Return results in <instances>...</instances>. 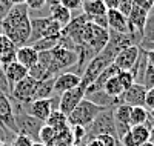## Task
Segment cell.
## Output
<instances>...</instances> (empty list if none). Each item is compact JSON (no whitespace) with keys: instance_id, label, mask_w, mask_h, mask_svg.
I'll return each mask as SVG.
<instances>
[{"instance_id":"3957f363","label":"cell","mask_w":154,"mask_h":146,"mask_svg":"<svg viewBox=\"0 0 154 146\" xmlns=\"http://www.w3.org/2000/svg\"><path fill=\"white\" fill-rule=\"evenodd\" d=\"M114 135L116 137V128H114V108H106L102 111L94 120L86 126V143L96 140L99 135Z\"/></svg>"},{"instance_id":"8fae6325","label":"cell","mask_w":154,"mask_h":146,"mask_svg":"<svg viewBox=\"0 0 154 146\" xmlns=\"http://www.w3.org/2000/svg\"><path fill=\"white\" fill-rule=\"evenodd\" d=\"M0 125L17 135V126H16L14 112H12L11 99L9 96L3 94L2 91H0Z\"/></svg>"},{"instance_id":"7c38bea8","label":"cell","mask_w":154,"mask_h":146,"mask_svg":"<svg viewBox=\"0 0 154 146\" xmlns=\"http://www.w3.org/2000/svg\"><path fill=\"white\" fill-rule=\"evenodd\" d=\"M80 85V75L71 71L62 72L54 78V96H60L66 91H71Z\"/></svg>"},{"instance_id":"f35d334b","label":"cell","mask_w":154,"mask_h":146,"mask_svg":"<svg viewBox=\"0 0 154 146\" xmlns=\"http://www.w3.org/2000/svg\"><path fill=\"white\" fill-rule=\"evenodd\" d=\"M145 54H146L148 63L154 66V49H145Z\"/></svg>"},{"instance_id":"ee69618b","label":"cell","mask_w":154,"mask_h":146,"mask_svg":"<svg viewBox=\"0 0 154 146\" xmlns=\"http://www.w3.org/2000/svg\"><path fill=\"white\" fill-rule=\"evenodd\" d=\"M142 146H154V143H152V141H149V140H148V141H146V143H143V144H142Z\"/></svg>"},{"instance_id":"836d02e7","label":"cell","mask_w":154,"mask_h":146,"mask_svg":"<svg viewBox=\"0 0 154 146\" xmlns=\"http://www.w3.org/2000/svg\"><path fill=\"white\" fill-rule=\"evenodd\" d=\"M25 5H26V8L29 11H32V9L38 11V9H43L46 6V0H26Z\"/></svg>"},{"instance_id":"4316f807","label":"cell","mask_w":154,"mask_h":146,"mask_svg":"<svg viewBox=\"0 0 154 146\" xmlns=\"http://www.w3.org/2000/svg\"><path fill=\"white\" fill-rule=\"evenodd\" d=\"M72 144H74V138H72L71 126L62 132H57L54 143H53V146H72Z\"/></svg>"},{"instance_id":"ba28073f","label":"cell","mask_w":154,"mask_h":146,"mask_svg":"<svg viewBox=\"0 0 154 146\" xmlns=\"http://www.w3.org/2000/svg\"><path fill=\"white\" fill-rule=\"evenodd\" d=\"M86 22H88V19H86L85 14L72 17V20L62 29V35L68 37L75 46H82V43H83V28H85Z\"/></svg>"},{"instance_id":"30bf717a","label":"cell","mask_w":154,"mask_h":146,"mask_svg":"<svg viewBox=\"0 0 154 146\" xmlns=\"http://www.w3.org/2000/svg\"><path fill=\"white\" fill-rule=\"evenodd\" d=\"M140 54V48L133 45V46H128L125 49H122L117 56L114 57L112 65L117 68L119 71H131L134 68V65L139 59Z\"/></svg>"},{"instance_id":"5b68a950","label":"cell","mask_w":154,"mask_h":146,"mask_svg":"<svg viewBox=\"0 0 154 146\" xmlns=\"http://www.w3.org/2000/svg\"><path fill=\"white\" fill-rule=\"evenodd\" d=\"M62 34V26L54 22L49 16L46 17H31V37L28 45L31 46L34 42L45 37H56Z\"/></svg>"},{"instance_id":"e0dca14e","label":"cell","mask_w":154,"mask_h":146,"mask_svg":"<svg viewBox=\"0 0 154 146\" xmlns=\"http://www.w3.org/2000/svg\"><path fill=\"white\" fill-rule=\"evenodd\" d=\"M82 11L86 16L88 20H91L99 16H105L106 14V6L103 3V0H86L82 3Z\"/></svg>"},{"instance_id":"52a82bcc","label":"cell","mask_w":154,"mask_h":146,"mask_svg":"<svg viewBox=\"0 0 154 146\" xmlns=\"http://www.w3.org/2000/svg\"><path fill=\"white\" fill-rule=\"evenodd\" d=\"M35 86H37V80H34L32 77L26 75L23 80H20L17 85L12 86L9 97L14 99L19 103H22V105L29 103V102H32V96H34Z\"/></svg>"},{"instance_id":"9a60e30c","label":"cell","mask_w":154,"mask_h":146,"mask_svg":"<svg viewBox=\"0 0 154 146\" xmlns=\"http://www.w3.org/2000/svg\"><path fill=\"white\" fill-rule=\"evenodd\" d=\"M2 69H3V74L6 77L8 85H9L11 89H12L14 85H17L20 80H23V78L28 75V69L25 68V66H22L20 63H17V62H12V63H8V65L2 66Z\"/></svg>"},{"instance_id":"f1b7e54d","label":"cell","mask_w":154,"mask_h":146,"mask_svg":"<svg viewBox=\"0 0 154 146\" xmlns=\"http://www.w3.org/2000/svg\"><path fill=\"white\" fill-rule=\"evenodd\" d=\"M140 85H143L146 89L152 88L154 86V66L152 65H146V69H145V74L142 77V82H140Z\"/></svg>"},{"instance_id":"c3c4849f","label":"cell","mask_w":154,"mask_h":146,"mask_svg":"<svg viewBox=\"0 0 154 146\" xmlns=\"http://www.w3.org/2000/svg\"><path fill=\"white\" fill-rule=\"evenodd\" d=\"M0 69H2V63H0Z\"/></svg>"},{"instance_id":"d590c367","label":"cell","mask_w":154,"mask_h":146,"mask_svg":"<svg viewBox=\"0 0 154 146\" xmlns=\"http://www.w3.org/2000/svg\"><path fill=\"white\" fill-rule=\"evenodd\" d=\"M145 108L148 111L154 109V86L146 89V97H145Z\"/></svg>"},{"instance_id":"ac0fdd59","label":"cell","mask_w":154,"mask_h":146,"mask_svg":"<svg viewBox=\"0 0 154 146\" xmlns=\"http://www.w3.org/2000/svg\"><path fill=\"white\" fill-rule=\"evenodd\" d=\"M49 17L53 19L54 22H57L62 29L72 20V12L68 11L65 6H62L60 3H56V5H51L49 6Z\"/></svg>"},{"instance_id":"7402d4cb","label":"cell","mask_w":154,"mask_h":146,"mask_svg":"<svg viewBox=\"0 0 154 146\" xmlns=\"http://www.w3.org/2000/svg\"><path fill=\"white\" fill-rule=\"evenodd\" d=\"M148 118H149V111L145 106H134V108H131V115H130V125L131 126L145 125Z\"/></svg>"},{"instance_id":"484cf974","label":"cell","mask_w":154,"mask_h":146,"mask_svg":"<svg viewBox=\"0 0 154 146\" xmlns=\"http://www.w3.org/2000/svg\"><path fill=\"white\" fill-rule=\"evenodd\" d=\"M56 135H57V132H56L53 128H51V126H48V125L43 123V126L40 128V132H38V138H37V141H38V143H42L43 146H53Z\"/></svg>"},{"instance_id":"8d00e7d4","label":"cell","mask_w":154,"mask_h":146,"mask_svg":"<svg viewBox=\"0 0 154 146\" xmlns=\"http://www.w3.org/2000/svg\"><path fill=\"white\" fill-rule=\"evenodd\" d=\"M133 3L139 8L145 9L146 12H151V9L154 6V0H133Z\"/></svg>"},{"instance_id":"1f68e13d","label":"cell","mask_w":154,"mask_h":146,"mask_svg":"<svg viewBox=\"0 0 154 146\" xmlns=\"http://www.w3.org/2000/svg\"><path fill=\"white\" fill-rule=\"evenodd\" d=\"M62 6H65L68 11L74 12V11H79L82 9V0H60L59 2Z\"/></svg>"},{"instance_id":"bcb514c9","label":"cell","mask_w":154,"mask_h":146,"mask_svg":"<svg viewBox=\"0 0 154 146\" xmlns=\"http://www.w3.org/2000/svg\"><path fill=\"white\" fill-rule=\"evenodd\" d=\"M32 146H43V144H42V143H38V141H34Z\"/></svg>"},{"instance_id":"83f0119b","label":"cell","mask_w":154,"mask_h":146,"mask_svg":"<svg viewBox=\"0 0 154 146\" xmlns=\"http://www.w3.org/2000/svg\"><path fill=\"white\" fill-rule=\"evenodd\" d=\"M117 78H119V83L122 85L123 91L130 89V88L136 83V82H134V77H133V74H131L130 71H119V72H117Z\"/></svg>"},{"instance_id":"7bdbcfd3","label":"cell","mask_w":154,"mask_h":146,"mask_svg":"<svg viewBox=\"0 0 154 146\" xmlns=\"http://www.w3.org/2000/svg\"><path fill=\"white\" fill-rule=\"evenodd\" d=\"M60 0H46V5L48 6H51V5H56V3H59Z\"/></svg>"},{"instance_id":"b9f144b4","label":"cell","mask_w":154,"mask_h":146,"mask_svg":"<svg viewBox=\"0 0 154 146\" xmlns=\"http://www.w3.org/2000/svg\"><path fill=\"white\" fill-rule=\"evenodd\" d=\"M86 146H100V143L97 140H91L89 143H86Z\"/></svg>"},{"instance_id":"f907efd6","label":"cell","mask_w":154,"mask_h":146,"mask_svg":"<svg viewBox=\"0 0 154 146\" xmlns=\"http://www.w3.org/2000/svg\"><path fill=\"white\" fill-rule=\"evenodd\" d=\"M72 146H79V144H72Z\"/></svg>"},{"instance_id":"9c48e42d","label":"cell","mask_w":154,"mask_h":146,"mask_svg":"<svg viewBox=\"0 0 154 146\" xmlns=\"http://www.w3.org/2000/svg\"><path fill=\"white\" fill-rule=\"evenodd\" d=\"M83 99H85V89L80 85L71 91L63 92V94L59 96V111L68 115Z\"/></svg>"},{"instance_id":"ffe728a7","label":"cell","mask_w":154,"mask_h":146,"mask_svg":"<svg viewBox=\"0 0 154 146\" xmlns=\"http://www.w3.org/2000/svg\"><path fill=\"white\" fill-rule=\"evenodd\" d=\"M139 48L142 49H152L154 48V12H149L145 28H143V37Z\"/></svg>"},{"instance_id":"4dcf8cb0","label":"cell","mask_w":154,"mask_h":146,"mask_svg":"<svg viewBox=\"0 0 154 146\" xmlns=\"http://www.w3.org/2000/svg\"><path fill=\"white\" fill-rule=\"evenodd\" d=\"M96 140L100 143V146H120L117 137L108 135V134H105V135H99V137H96Z\"/></svg>"},{"instance_id":"74e56055","label":"cell","mask_w":154,"mask_h":146,"mask_svg":"<svg viewBox=\"0 0 154 146\" xmlns=\"http://www.w3.org/2000/svg\"><path fill=\"white\" fill-rule=\"evenodd\" d=\"M103 3H105V6H106V11H111V9H119L120 0H103Z\"/></svg>"},{"instance_id":"6da1fadb","label":"cell","mask_w":154,"mask_h":146,"mask_svg":"<svg viewBox=\"0 0 154 146\" xmlns=\"http://www.w3.org/2000/svg\"><path fill=\"white\" fill-rule=\"evenodd\" d=\"M2 34L14 43L16 48L28 45L31 37V16L26 5H12L2 20Z\"/></svg>"},{"instance_id":"f6af8a7d","label":"cell","mask_w":154,"mask_h":146,"mask_svg":"<svg viewBox=\"0 0 154 146\" xmlns=\"http://www.w3.org/2000/svg\"><path fill=\"white\" fill-rule=\"evenodd\" d=\"M149 117H151L152 120H154V109H151V111H149Z\"/></svg>"},{"instance_id":"8992f818","label":"cell","mask_w":154,"mask_h":146,"mask_svg":"<svg viewBox=\"0 0 154 146\" xmlns=\"http://www.w3.org/2000/svg\"><path fill=\"white\" fill-rule=\"evenodd\" d=\"M22 108L31 117L45 123L46 118L49 117V114L56 109H59V96H53L51 99H43V100H32L29 103L22 105Z\"/></svg>"},{"instance_id":"4fadbf2b","label":"cell","mask_w":154,"mask_h":146,"mask_svg":"<svg viewBox=\"0 0 154 146\" xmlns=\"http://www.w3.org/2000/svg\"><path fill=\"white\" fill-rule=\"evenodd\" d=\"M145 97H146V88L140 83H134L130 89L123 91L120 100L122 103L134 108V106H145Z\"/></svg>"},{"instance_id":"d6986e66","label":"cell","mask_w":154,"mask_h":146,"mask_svg":"<svg viewBox=\"0 0 154 146\" xmlns=\"http://www.w3.org/2000/svg\"><path fill=\"white\" fill-rule=\"evenodd\" d=\"M56 78V77H54ZM54 78H46V80H38L32 100H43L51 99L54 96Z\"/></svg>"},{"instance_id":"7dc6e473","label":"cell","mask_w":154,"mask_h":146,"mask_svg":"<svg viewBox=\"0 0 154 146\" xmlns=\"http://www.w3.org/2000/svg\"><path fill=\"white\" fill-rule=\"evenodd\" d=\"M2 146H11V144H2Z\"/></svg>"},{"instance_id":"cb8c5ba5","label":"cell","mask_w":154,"mask_h":146,"mask_svg":"<svg viewBox=\"0 0 154 146\" xmlns=\"http://www.w3.org/2000/svg\"><path fill=\"white\" fill-rule=\"evenodd\" d=\"M62 35V34H60ZM60 35H56V37H45V38H40V40L34 42L31 46L37 51V52H46V51H51L59 46V42H60Z\"/></svg>"},{"instance_id":"d6a6232c","label":"cell","mask_w":154,"mask_h":146,"mask_svg":"<svg viewBox=\"0 0 154 146\" xmlns=\"http://www.w3.org/2000/svg\"><path fill=\"white\" fill-rule=\"evenodd\" d=\"M32 140L26 135H23V134H17L14 137V140H12V144L11 146H32Z\"/></svg>"},{"instance_id":"44dd1931","label":"cell","mask_w":154,"mask_h":146,"mask_svg":"<svg viewBox=\"0 0 154 146\" xmlns=\"http://www.w3.org/2000/svg\"><path fill=\"white\" fill-rule=\"evenodd\" d=\"M45 125L51 126L56 132H62V131H65V129L69 128V125H68V115H65L63 112H60L59 109H56V111H53L49 114V117L46 118Z\"/></svg>"},{"instance_id":"60d3db41","label":"cell","mask_w":154,"mask_h":146,"mask_svg":"<svg viewBox=\"0 0 154 146\" xmlns=\"http://www.w3.org/2000/svg\"><path fill=\"white\" fill-rule=\"evenodd\" d=\"M26 0H11V5H25Z\"/></svg>"},{"instance_id":"ab89813d","label":"cell","mask_w":154,"mask_h":146,"mask_svg":"<svg viewBox=\"0 0 154 146\" xmlns=\"http://www.w3.org/2000/svg\"><path fill=\"white\" fill-rule=\"evenodd\" d=\"M0 5H3V6H6V8H11L12 5H11V0H0Z\"/></svg>"},{"instance_id":"5bb4252c","label":"cell","mask_w":154,"mask_h":146,"mask_svg":"<svg viewBox=\"0 0 154 146\" xmlns=\"http://www.w3.org/2000/svg\"><path fill=\"white\" fill-rule=\"evenodd\" d=\"M106 20H108V29L120 34H130V23H128V17L123 16L120 11L111 9L106 11Z\"/></svg>"},{"instance_id":"d4e9b609","label":"cell","mask_w":154,"mask_h":146,"mask_svg":"<svg viewBox=\"0 0 154 146\" xmlns=\"http://www.w3.org/2000/svg\"><path fill=\"white\" fill-rule=\"evenodd\" d=\"M130 134L134 140V143L137 146H142L143 143H146L149 140V131L145 125H139V126H131Z\"/></svg>"},{"instance_id":"603a6c76","label":"cell","mask_w":154,"mask_h":146,"mask_svg":"<svg viewBox=\"0 0 154 146\" xmlns=\"http://www.w3.org/2000/svg\"><path fill=\"white\" fill-rule=\"evenodd\" d=\"M103 92H105L106 96H109L111 99H120V97H122L123 88H122V85L119 83L117 74L106 80V83H105V86H103Z\"/></svg>"},{"instance_id":"2e32d148","label":"cell","mask_w":154,"mask_h":146,"mask_svg":"<svg viewBox=\"0 0 154 146\" xmlns=\"http://www.w3.org/2000/svg\"><path fill=\"white\" fill-rule=\"evenodd\" d=\"M16 62L20 63L22 66H25L26 69H29L38 62V52L29 45L20 46L16 51Z\"/></svg>"},{"instance_id":"e575fe53","label":"cell","mask_w":154,"mask_h":146,"mask_svg":"<svg viewBox=\"0 0 154 146\" xmlns=\"http://www.w3.org/2000/svg\"><path fill=\"white\" fill-rule=\"evenodd\" d=\"M133 6H134L133 0H120V5H119V9H117V11H120L123 16H126V17H128V14L131 12Z\"/></svg>"},{"instance_id":"277c9868","label":"cell","mask_w":154,"mask_h":146,"mask_svg":"<svg viewBox=\"0 0 154 146\" xmlns=\"http://www.w3.org/2000/svg\"><path fill=\"white\" fill-rule=\"evenodd\" d=\"M106 108H102V106L94 105L93 102H89L88 99H83L75 108L68 114V125L72 126H83L86 128L91 123L94 118Z\"/></svg>"},{"instance_id":"f546056e","label":"cell","mask_w":154,"mask_h":146,"mask_svg":"<svg viewBox=\"0 0 154 146\" xmlns=\"http://www.w3.org/2000/svg\"><path fill=\"white\" fill-rule=\"evenodd\" d=\"M14 49H17L14 46V43H12L5 34H0V56L6 54V52H9V51H14Z\"/></svg>"},{"instance_id":"7a4b0ae2","label":"cell","mask_w":154,"mask_h":146,"mask_svg":"<svg viewBox=\"0 0 154 146\" xmlns=\"http://www.w3.org/2000/svg\"><path fill=\"white\" fill-rule=\"evenodd\" d=\"M109 42V31L105 28L94 25L93 22H86L83 28V43L82 46L86 48L96 57L100 51H103Z\"/></svg>"},{"instance_id":"816d5d0a","label":"cell","mask_w":154,"mask_h":146,"mask_svg":"<svg viewBox=\"0 0 154 146\" xmlns=\"http://www.w3.org/2000/svg\"><path fill=\"white\" fill-rule=\"evenodd\" d=\"M152 49H154V48H152Z\"/></svg>"},{"instance_id":"681fc988","label":"cell","mask_w":154,"mask_h":146,"mask_svg":"<svg viewBox=\"0 0 154 146\" xmlns=\"http://www.w3.org/2000/svg\"><path fill=\"white\" fill-rule=\"evenodd\" d=\"M83 2H86V0H82V3H83Z\"/></svg>"}]
</instances>
